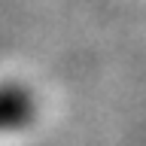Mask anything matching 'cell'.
<instances>
[{"mask_svg": "<svg viewBox=\"0 0 146 146\" xmlns=\"http://www.w3.org/2000/svg\"><path fill=\"white\" fill-rule=\"evenodd\" d=\"M34 113V100L31 94L21 88H0V131H6V128H18L25 125L27 119Z\"/></svg>", "mask_w": 146, "mask_h": 146, "instance_id": "1", "label": "cell"}]
</instances>
